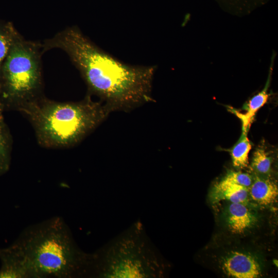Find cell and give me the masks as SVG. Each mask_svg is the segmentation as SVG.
Segmentation results:
<instances>
[{"label": "cell", "instance_id": "cell-10", "mask_svg": "<svg viewBox=\"0 0 278 278\" xmlns=\"http://www.w3.org/2000/svg\"><path fill=\"white\" fill-rule=\"evenodd\" d=\"M249 195L257 203L264 206L273 203L278 195L276 184L268 178L256 175L249 188Z\"/></svg>", "mask_w": 278, "mask_h": 278}, {"label": "cell", "instance_id": "cell-14", "mask_svg": "<svg viewBox=\"0 0 278 278\" xmlns=\"http://www.w3.org/2000/svg\"><path fill=\"white\" fill-rule=\"evenodd\" d=\"M11 141L9 129L3 121L0 124V176L6 173L10 168Z\"/></svg>", "mask_w": 278, "mask_h": 278}, {"label": "cell", "instance_id": "cell-18", "mask_svg": "<svg viewBox=\"0 0 278 278\" xmlns=\"http://www.w3.org/2000/svg\"><path fill=\"white\" fill-rule=\"evenodd\" d=\"M5 110L4 107L0 101V124L4 121V116H3V112Z\"/></svg>", "mask_w": 278, "mask_h": 278}, {"label": "cell", "instance_id": "cell-8", "mask_svg": "<svg viewBox=\"0 0 278 278\" xmlns=\"http://www.w3.org/2000/svg\"><path fill=\"white\" fill-rule=\"evenodd\" d=\"M276 53L272 51L271 57L268 76L264 88L262 91L251 97L244 106L246 112L242 113L238 110L230 107V111L241 120L242 130L248 132L257 112L267 102L269 94L268 90L271 81L274 62Z\"/></svg>", "mask_w": 278, "mask_h": 278}, {"label": "cell", "instance_id": "cell-11", "mask_svg": "<svg viewBox=\"0 0 278 278\" xmlns=\"http://www.w3.org/2000/svg\"><path fill=\"white\" fill-rule=\"evenodd\" d=\"M249 195V188L222 180L215 185L212 192L214 200H227L231 203L245 204Z\"/></svg>", "mask_w": 278, "mask_h": 278}, {"label": "cell", "instance_id": "cell-13", "mask_svg": "<svg viewBox=\"0 0 278 278\" xmlns=\"http://www.w3.org/2000/svg\"><path fill=\"white\" fill-rule=\"evenodd\" d=\"M227 11L237 15L248 14L268 0H216Z\"/></svg>", "mask_w": 278, "mask_h": 278}, {"label": "cell", "instance_id": "cell-16", "mask_svg": "<svg viewBox=\"0 0 278 278\" xmlns=\"http://www.w3.org/2000/svg\"><path fill=\"white\" fill-rule=\"evenodd\" d=\"M272 162L269 152L264 146H258L253 153L251 168L256 175H268L271 171Z\"/></svg>", "mask_w": 278, "mask_h": 278}, {"label": "cell", "instance_id": "cell-5", "mask_svg": "<svg viewBox=\"0 0 278 278\" xmlns=\"http://www.w3.org/2000/svg\"><path fill=\"white\" fill-rule=\"evenodd\" d=\"M42 43L27 40L19 32L3 64L0 101L5 109L21 107L43 96Z\"/></svg>", "mask_w": 278, "mask_h": 278}, {"label": "cell", "instance_id": "cell-6", "mask_svg": "<svg viewBox=\"0 0 278 278\" xmlns=\"http://www.w3.org/2000/svg\"><path fill=\"white\" fill-rule=\"evenodd\" d=\"M222 268L229 276L237 278H255L261 275L257 260L249 254L234 251L223 257Z\"/></svg>", "mask_w": 278, "mask_h": 278}, {"label": "cell", "instance_id": "cell-2", "mask_svg": "<svg viewBox=\"0 0 278 278\" xmlns=\"http://www.w3.org/2000/svg\"><path fill=\"white\" fill-rule=\"evenodd\" d=\"M14 242L26 260L31 278L88 275L92 254L78 247L61 217H54L27 228Z\"/></svg>", "mask_w": 278, "mask_h": 278}, {"label": "cell", "instance_id": "cell-4", "mask_svg": "<svg viewBox=\"0 0 278 278\" xmlns=\"http://www.w3.org/2000/svg\"><path fill=\"white\" fill-rule=\"evenodd\" d=\"M158 269L152 244L137 222L92 254L88 276L152 277Z\"/></svg>", "mask_w": 278, "mask_h": 278}, {"label": "cell", "instance_id": "cell-3", "mask_svg": "<svg viewBox=\"0 0 278 278\" xmlns=\"http://www.w3.org/2000/svg\"><path fill=\"white\" fill-rule=\"evenodd\" d=\"M40 145L57 148L73 146L100 125L111 113L100 100L88 93L77 102H58L44 96L23 105Z\"/></svg>", "mask_w": 278, "mask_h": 278}, {"label": "cell", "instance_id": "cell-12", "mask_svg": "<svg viewBox=\"0 0 278 278\" xmlns=\"http://www.w3.org/2000/svg\"><path fill=\"white\" fill-rule=\"evenodd\" d=\"M248 132L242 130L239 138L230 150L233 165L237 168H244L249 164V153L252 146Z\"/></svg>", "mask_w": 278, "mask_h": 278}, {"label": "cell", "instance_id": "cell-1", "mask_svg": "<svg viewBox=\"0 0 278 278\" xmlns=\"http://www.w3.org/2000/svg\"><path fill=\"white\" fill-rule=\"evenodd\" d=\"M43 51L60 49L79 71L88 94L98 96L110 112L129 111L152 100L154 66L124 63L98 47L76 26L45 40Z\"/></svg>", "mask_w": 278, "mask_h": 278}, {"label": "cell", "instance_id": "cell-7", "mask_svg": "<svg viewBox=\"0 0 278 278\" xmlns=\"http://www.w3.org/2000/svg\"><path fill=\"white\" fill-rule=\"evenodd\" d=\"M0 278H31L26 260L15 242L0 248Z\"/></svg>", "mask_w": 278, "mask_h": 278}, {"label": "cell", "instance_id": "cell-17", "mask_svg": "<svg viewBox=\"0 0 278 278\" xmlns=\"http://www.w3.org/2000/svg\"><path fill=\"white\" fill-rule=\"evenodd\" d=\"M253 180V178L250 174L235 171H229L222 179L224 181L237 184L247 188L251 186Z\"/></svg>", "mask_w": 278, "mask_h": 278}, {"label": "cell", "instance_id": "cell-15", "mask_svg": "<svg viewBox=\"0 0 278 278\" xmlns=\"http://www.w3.org/2000/svg\"><path fill=\"white\" fill-rule=\"evenodd\" d=\"M18 32L11 22L0 20V76L3 64Z\"/></svg>", "mask_w": 278, "mask_h": 278}, {"label": "cell", "instance_id": "cell-9", "mask_svg": "<svg viewBox=\"0 0 278 278\" xmlns=\"http://www.w3.org/2000/svg\"><path fill=\"white\" fill-rule=\"evenodd\" d=\"M225 222L229 230L235 234H242L252 228L257 217L245 203H231L225 213Z\"/></svg>", "mask_w": 278, "mask_h": 278}]
</instances>
